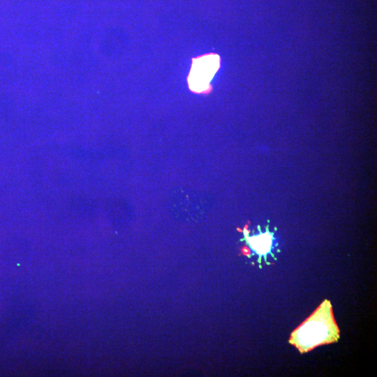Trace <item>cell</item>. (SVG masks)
<instances>
[{
    "label": "cell",
    "instance_id": "6da1fadb",
    "mask_svg": "<svg viewBox=\"0 0 377 377\" xmlns=\"http://www.w3.org/2000/svg\"><path fill=\"white\" fill-rule=\"evenodd\" d=\"M339 338V330L331 303L325 300L291 333L289 342L304 353L320 345L335 342Z\"/></svg>",
    "mask_w": 377,
    "mask_h": 377
},
{
    "label": "cell",
    "instance_id": "7a4b0ae2",
    "mask_svg": "<svg viewBox=\"0 0 377 377\" xmlns=\"http://www.w3.org/2000/svg\"><path fill=\"white\" fill-rule=\"evenodd\" d=\"M249 230L246 227L244 229V239L251 249L259 256L258 262L260 263L261 258L263 257L265 263L267 262V256L269 254L272 257L274 255L272 253V250L274 249V233L269 232L268 226L265 232L260 231L259 233L249 236Z\"/></svg>",
    "mask_w": 377,
    "mask_h": 377
}]
</instances>
